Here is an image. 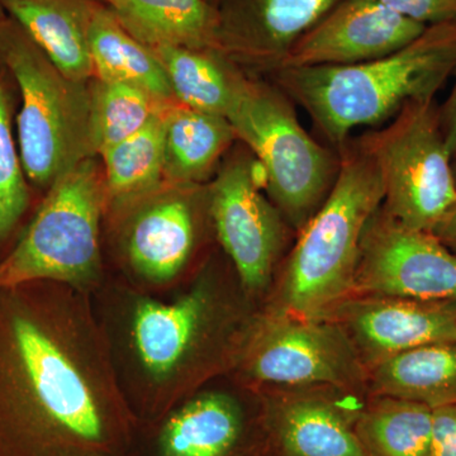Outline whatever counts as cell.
Wrapping results in <instances>:
<instances>
[{
  "mask_svg": "<svg viewBox=\"0 0 456 456\" xmlns=\"http://www.w3.org/2000/svg\"><path fill=\"white\" fill-rule=\"evenodd\" d=\"M0 290V456H121L134 417L82 289Z\"/></svg>",
  "mask_w": 456,
  "mask_h": 456,
  "instance_id": "obj_1",
  "label": "cell"
},
{
  "mask_svg": "<svg viewBox=\"0 0 456 456\" xmlns=\"http://www.w3.org/2000/svg\"><path fill=\"white\" fill-rule=\"evenodd\" d=\"M455 69L456 22H450L428 27L407 46L370 61L270 75L340 151L356 128L388 122L410 102L436 97Z\"/></svg>",
  "mask_w": 456,
  "mask_h": 456,
  "instance_id": "obj_2",
  "label": "cell"
},
{
  "mask_svg": "<svg viewBox=\"0 0 456 456\" xmlns=\"http://www.w3.org/2000/svg\"><path fill=\"white\" fill-rule=\"evenodd\" d=\"M325 202L298 232L272 311L320 318L353 296L362 235L383 204L382 180L353 137Z\"/></svg>",
  "mask_w": 456,
  "mask_h": 456,
  "instance_id": "obj_3",
  "label": "cell"
},
{
  "mask_svg": "<svg viewBox=\"0 0 456 456\" xmlns=\"http://www.w3.org/2000/svg\"><path fill=\"white\" fill-rule=\"evenodd\" d=\"M235 303L212 281L202 279L174 302H136L130 320V349L146 386L158 398L178 393L241 356L250 327H244Z\"/></svg>",
  "mask_w": 456,
  "mask_h": 456,
  "instance_id": "obj_4",
  "label": "cell"
},
{
  "mask_svg": "<svg viewBox=\"0 0 456 456\" xmlns=\"http://www.w3.org/2000/svg\"><path fill=\"white\" fill-rule=\"evenodd\" d=\"M0 64L20 92L18 149L27 179L49 189L62 174L94 158L90 82L60 71L16 20H0Z\"/></svg>",
  "mask_w": 456,
  "mask_h": 456,
  "instance_id": "obj_5",
  "label": "cell"
},
{
  "mask_svg": "<svg viewBox=\"0 0 456 456\" xmlns=\"http://www.w3.org/2000/svg\"><path fill=\"white\" fill-rule=\"evenodd\" d=\"M293 104L274 82L245 77L226 118L256 159L270 200L298 233L334 188L341 155L302 127Z\"/></svg>",
  "mask_w": 456,
  "mask_h": 456,
  "instance_id": "obj_6",
  "label": "cell"
},
{
  "mask_svg": "<svg viewBox=\"0 0 456 456\" xmlns=\"http://www.w3.org/2000/svg\"><path fill=\"white\" fill-rule=\"evenodd\" d=\"M94 158L62 174L11 254L0 263V289L57 281L82 289L99 270V221L106 202Z\"/></svg>",
  "mask_w": 456,
  "mask_h": 456,
  "instance_id": "obj_7",
  "label": "cell"
},
{
  "mask_svg": "<svg viewBox=\"0 0 456 456\" xmlns=\"http://www.w3.org/2000/svg\"><path fill=\"white\" fill-rule=\"evenodd\" d=\"M353 140L379 174L383 208L404 226L434 232L456 203L454 159L435 98L410 102L382 128Z\"/></svg>",
  "mask_w": 456,
  "mask_h": 456,
  "instance_id": "obj_8",
  "label": "cell"
},
{
  "mask_svg": "<svg viewBox=\"0 0 456 456\" xmlns=\"http://www.w3.org/2000/svg\"><path fill=\"white\" fill-rule=\"evenodd\" d=\"M240 364L255 382L356 392L368 371L334 321L270 310L251 326Z\"/></svg>",
  "mask_w": 456,
  "mask_h": 456,
  "instance_id": "obj_9",
  "label": "cell"
},
{
  "mask_svg": "<svg viewBox=\"0 0 456 456\" xmlns=\"http://www.w3.org/2000/svg\"><path fill=\"white\" fill-rule=\"evenodd\" d=\"M263 185L254 155L237 154L227 159L208 187L209 218L248 294L269 287L292 230L261 193Z\"/></svg>",
  "mask_w": 456,
  "mask_h": 456,
  "instance_id": "obj_10",
  "label": "cell"
},
{
  "mask_svg": "<svg viewBox=\"0 0 456 456\" xmlns=\"http://www.w3.org/2000/svg\"><path fill=\"white\" fill-rule=\"evenodd\" d=\"M353 294L456 299V255L435 233L399 224L380 206L362 235Z\"/></svg>",
  "mask_w": 456,
  "mask_h": 456,
  "instance_id": "obj_11",
  "label": "cell"
},
{
  "mask_svg": "<svg viewBox=\"0 0 456 456\" xmlns=\"http://www.w3.org/2000/svg\"><path fill=\"white\" fill-rule=\"evenodd\" d=\"M320 318L334 321L344 330L367 371L404 351L456 341V299L353 294Z\"/></svg>",
  "mask_w": 456,
  "mask_h": 456,
  "instance_id": "obj_12",
  "label": "cell"
},
{
  "mask_svg": "<svg viewBox=\"0 0 456 456\" xmlns=\"http://www.w3.org/2000/svg\"><path fill=\"white\" fill-rule=\"evenodd\" d=\"M426 28L378 0H344L294 44L279 69L370 61L407 46Z\"/></svg>",
  "mask_w": 456,
  "mask_h": 456,
  "instance_id": "obj_13",
  "label": "cell"
},
{
  "mask_svg": "<svg viewBox=\"0 0 456 456\" xmlns=\"http://www.w3.org/2000/svg\"><path fill=\"white\" fill-rule=\"evenodd\" d=\"M126 226L123 246L141 277L164 283L176 277L196 250L200 208L208 204V188L173 184L137 200Z\"/></svg>",
  "mask_w": 456,
  "mask_h": 456,
  "instance_id": "obj_14",
  "label": "cell"
},
{
  "mask_svg": "<svg viewBox=\"0 0 456 456\" xmlns=\"http://www.w3.org/2000/svg\"><path fill=\"white\" fill-rule=\"evenodd\" d=\"M344 0H235L220 12L221 53L273 74L297 41Z\"/></svg>",
  "mask_w": 456,
  "mask_h": 456,
  "instance_id": "obj_15",
  "label": "cell"
},
{
  "mask_svg": "<svg viewBox=\"0 0 456 456\" xmlns=\"http://www.w3.org/2000/svg\"><path fill=\"white\" fill-rule=\"evenodd\" d=\"M356 417L311 387H287L268 403L270 430L287 456H367L354 428Z\"/></svg>",
  "mask_w": 456,
  "mask_h": 456,
  "instance_id": "obj_16",
  "label": "cell"
},
{
  "mask_svg": "<svg viewBox=\"0 0 456 456\" xmlns=\"http://www.w3.org/2000/svg\"><path fill=\"white\" fill-rule=\"evenodd\" d=\"M101 0H0V7L25 29L62 74L77 82L94 77L89 31Z\"/></svg>",
  "mask_w": 456,
  "mask_h": 456,
  "instance_id": "obj_17",
  "label": "cell"
},
{
  "mask_svg": "<svg viewBox=\"0 0 456 456\" xmlns=\"http://www.w3.org/2000/svg\"><path fill=\"white\" fill-rule=\"evenodd\" d=\"M110 8L150 49L178 46L221 53L220 12L207 0H116Z\"/></svg>",
  "mask_w": 456,
  "mask_h": 456,
  "instance_id": "obj_18",
  "label": "cell"
},
{
  "mask_svg": "<svg viewBox=\"0 0 456 456\" xmlns=\"http://www.w3.org/2000/svg\"><path fill=\"white\" fill-rule=\"evenodd\" d=\"M165 179L173 184H200L211 178L222 156L237 140L226 117L183 104L165 108Z\"/></svg>",
  "mask_w": 456,
  "mask_h": 456,
  "instance_id": "obj_19",
  "label": "cell"
},
{
  "mask_svg": "<svg viewBox=\"0 0 456 456\" xmlns=\"http://www.w3.org/2000/svg\"><path fill=\"white\" fill-rule=\"evenodd\" d=\"M235 398L204 392L174 411L159 435V456H228L244 432Z\"/></svg>",
  "mask_w": 456,
  "mask_h": 456,
  "instance_id": "obj_20",
  "label": "cell"
},
{
  "mask_svg": "<svg viewBox=\"0 0 456 456\" xmlns=\"http://www.w3.org/2000/svg\"><path fill=\"white\" fill-rule=\"evenodd\" d=\"M89 45L95 79L131 84L161 103H175L158 57L125 28L113 9L104 3L95 5Z\"/></svg>",
  "mask_w": 456,
  "mask_h": 456,
  "instance_id": "obj_21",
  "label": "cell"
},
{
  "mask_svg": "<svg viewBox=\"0 0 456 456\" xmlns=\"http://www.w3.org/2000/svg\"><path fill=\"white\" fill-rule=\"evenodd\" d=\"M375 395L419 402L434 410L456 404V341L404 351L368 369Z\"/></svg>",
  "mask_w": 456,
  "mask_h": 456,
  "instance_id": "obj_22",
  "label": "cell"
},
{
  "mask_svg": "<svg viewBox=\"0 0 456 456\" xmlns=\"http://www.w3.org/2000/svg\"><path fill=\"white\" fill-rule=\"evenodd\" d=\"M178 103L227 117L245 74L224 53L178 46L152 47Z\"/></svg>",
  "mask_w": 456,
  "mask_h": 456,
  "instance_id": "obj_23",
  "label": "cell"
},
{
  "mask_svg": "<svg viewBox=\"0 0 456 456\" xmlns=\"http://www.w3.org/2000/svg\"><path fill=\"white\" fill-rule=\"evenodd\" d=\"M167 106L136 134L102 152L107 200L119 204L137 202L163 184Z\"/></svg>",
  "mask_w": 456,
  "mask_h": 456,
  "instance_id": "obj_24",
  "label": "cell"
},
{
  "mask_svg": "<svg viewBox=\"0 0 456 456\" xmlns=\"http://www.w3.org/2000/svg\"><path fill=\"white\" fill-rule=\"evenodd\" d=\"M354 428L367 456H431L432 408L419 402L375 395Z\"/></svg>",
  "mask_w": 456,
  "mask_h": 456,
  "instance_id": "obj_25",
  "label": "cell"
},
{
  "mask_svg": "<svg viewBox=\"0 0 456 456\" xmlns=\"http://www.w3.org/2000/svg\"><path fill=\"white\" fill-rule=\"evenodd\" d=\"M145 90L119 82L93 77L90 82V139L93 151L101 155L108 147L136 134L165 106Z\"/></svg>",
  "mask_w": 456,
  "mask_h": 456,
  "instance_id": "obj_26",
  "label": "cell"
},
{
  "mask_svg": "<svg viewBox=\"0 0 456 456\" xmlns=\"http://www.w3.org/2000/svg\"><path fill=\"white\" fill-rule=\"evenodd\" d=\"M0 64V241L7 239L29 203L20 149L12 130V107L5 75Z\"/></svg>",
  "mask_w": 456,
  "mask_h": 456,
  "instance_id": "obj_27",
  "label": "cell"
},
{
  "mask_svg": "<svg viewBox=\"0 0 456 456\" xmlns=\"http://www.w3.org/2000/svg\"><path fill=\"white\" fill-rule=\"evenodd\" d=\"M402 17L425 27L456 22V0H378Z\"/></svg>",
  "mask_w": 456,
  "mask_h": 456,
  "instance_id": "obj_28",
  "label": "cell"
},
{
  "mask_svg": "<svg viewBox=\"0 0 456 456\" xmlns=\"http://www.w3.org/2000/svg\"><path fill=\"white\" fill-rule=\"evenodd\" d=\"M431 456H456V404L432 410Z\"/></svg>",
  "mask_w": 456,
  "mask_h": 456,
  "instance_id": "obj_29",
  "label": "cell"
},
{
  "mask_svg": "<svg viewBox=\"0 0 456 456\" xmlns=\"http://www.w3.org/2000/svg\"><path fill=\"white\" fill-rule=\"evenodd\" d=\"M455 82L452 92L445 103L439 106L440 125L445 137L446 145L452 159H456V69L454 74Z\"/></svg>",
  "mask_w": 456,
  "mask_h": 456,
  "instance_id": "obj_30",
  "label": "cell"
},
{
  "mask_svg": "<svg viewBox=\"0 0 456 456\" xmlns=\"http://www.w3.org/2000/svg\"><path fill=\"white\" fill-rule=\"evenodd\" d=\"M435 236L443 242L446 248L456 255V203L452 207V209L446 213L443 221L435 228Z\"/></svg>",
  "mask_w": 456,
  "mask_h": 456,
  "instance_id": "obj_31",
  "label": "cell"
},
{
  "mask_svg": "<svg viewBox=\"0 0 456 456\" xmlns=\"http://www.w3.org/2000/svg\"><path fill=\"white\" fill-rule=\"evenodd\" d=\"M101 2H103L104 4L108 5V7H113L114 3H116V0H101Z\"/></svg>",
  "mask_w": 456,
  "mask_h": 456,
  "instance_id": "obj_32",
  "label": "cell"
},
{
  "mask_svg": "<svg viewBox=\"0 0 456 456\" xmlns=\"http://www.w3.org/2000/svg\"><path fill=\"white\" fill-rule=\"evenodd\" d=\"M452 169H454V176H455V183H456V159L454 160V163H452Z\"/></svg>",
  "mask_w": 456,
  "mask_h": 456,
  "instance_id": "obj_33",
  "label": "cell"
},
{
  "mask_svg": "<svg viewBox=\"0 0 456 456\" xmlns=\"http://www.w3.org/2000/svg\"><path fill=\"white\" fill-rule=\"evenodd\" d=\"M5 16L4 11H3L2 7H0V20H3V17Z\"/></svg>",
  "mask_w": 456,
  "mask_h": 456,
  "instance_id": "obj_34",
  "label": "cell"
},
{
  "mask_svg": "<svg viewBox=\"0 0 456 456\" xmlns=\"http://www.w3.org/2000/svg\"><path fill=\"white\" fill-rule=\"evenodd\" d=\"M207 2L211 3V4L213 5V7H216V3H217V2H218V0H207Z\"/></svg>",
  "mask_w": 456,
  "mask_h": 456,
  "instance_id": "obj_35",
  "label": "cell"
}]
</instances>
